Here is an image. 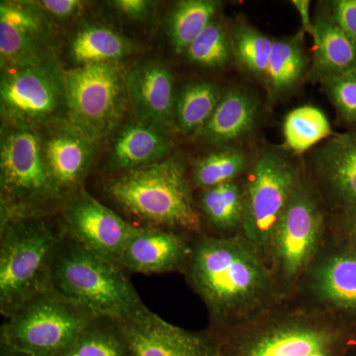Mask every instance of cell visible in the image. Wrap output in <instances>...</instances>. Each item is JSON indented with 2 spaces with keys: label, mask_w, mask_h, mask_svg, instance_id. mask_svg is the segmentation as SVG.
<instances>
[{
  "label": "cell",
  "mask_w": 356,
  "mask_h": 356,
  "mask_svg": "<svg viewBox=\"0 0 356 356\" xmlns=\"http://www.w3.org/2000/svg\"><path fill=\"white\" fill-rule=\"evenodd\" d=\"M184 275L205 304L212 332L248 324L284 302L266 261L242 236H194Z\"/></svg>",
  "instance_id": "6da1fadb"
},
{
  "label": "cell",
  "mask_w": 356,
  "mask_h": 356,
  "mask_svg": "<svg viewBox=\"0 0 356 356\" xmlns=\"http://www.w3.org/2000/svg\"><path fill=\"white\" fill-rule=\"evenodd\" d=\"M215 334L220 356H346L356 341L355 330L289 301Z\"/></svg>",
  "instance_id": "7a4b0ae2"
},
{
  "label": "cell",
  "mask_w": 356,
  "mask_h": 356,
  "mask_svg": "<svg viewBox=\"0 0 356 356\" xmlns=\"http://www.w3.org/2000/svg\"><path fill=\"white\" fill-rule=\"evenodd\" d=\"M103 191L140 227H154L192 236L204 234L193 187L181 156L120 175H109Z\"/></svg>",
  "instance_id": "3957f363"
},
{
  "label": "cell",
  "mask_w": 356,
  "mask_h": 356,
  "mask_svg": "<svg viewBox=\"0 0 356 356\" xmlns=\"http://www.w3.org/2000/svg\"><path fill=\"white\" fill-rule=\"evenodd\" d=\"M49 290L96 315L119 321L136 320L151 311L122 267L65 233L51 262Z\"/></svg>",
  "instance_id": "277c9868"
},
{
  "label": "cell",
  "mask_w": 356,
  "mask_h": 356,
  "mask_svg": "<svg viewBox=\"0 0 356 356\" xmlns=\"http://www.w3.org/2000/svg\"><path fill=\"white\" fill-rule=\"evenodd\" d=\"M63 204L47 165L40 128L2 125L0 224L21 218L58 216Z\"/></svg>",
  "instance_id": "5b68a950"
},
{
  "label": "cell",
  "mask_w": 356,
  "mask_h": 356,
  "mask_svg": "<svg viewBox=\"0 0 356 356\" xmlns=\"http://www.w3.org/2000/svg\"><path fill=\"white\" fill-rule=\"evenodd\" d=\"M65 229L58 216L0 224V313L7 318L49 289L51 262Z\"/></svg>",
  "instance_id": "8992f818"
},
{
  "label": "cell",
  "mask_w": 356,
  "mask_h": 356,
  "mask_svg": "<svg viewBox=\"0 0 356 356\" xmlns=\"http://www.w3.org/2000/svg\"><path fill=\"white\" fill-rule=\"evenodd\" d=\"M329 222V210L304 172L267 250V266L283 301L295 294L302 276L327 238Z\"/></svg>",
  "instance_id": "52a82bcc"
},
{
  "label": "cell",
  "mask_w": 356,
  "mask_h": 356,
  "mask_svg": "<svg viewBox=\"0 0 356 356\" xmlns=\"http://www.w3.org/2000/svg\"><path fill=\"white\" fill-rule=\"evenodd\" d=\"M97 317L44 290L4 318L0 343L30 356H60Z\"/></svg>",
  "instance_id": "ba28073f"
},
{
  "label": "cell",
  "mask_w": 356,
  "mask_h": 356,
  "mask_svg": "<svg viewBox=\"0 0 356 356\" xmlns=\"http://www.w3.org/2000/svg\"><path fill=\"white\" fill-rule=\"evenodd\" d=\"M304 172L290 156L264 149L243 177L242 236L266 261L271 236Z\"/></svg>",
  "instance_id": "9c48e42d"
},
{
  "label": "cell",
  "mask_w": 356,
  "mask_h": 356,
  "mask_svg": "<svg viewBox=\"0 0 356 356\" xmlns=\"http://www.w3.org/2000/svg\"><path fill=\"white\" fill-rule=\"evenodd\" d=\"M122 63L64 70L67 120L97 142L119 128L129 100Z\"/></svg>",
  "instance_id": "30bf717a"
},
{
  "label": "cell",
  "mask_w": 356,
  "mask_h": 356,
  "mask_svg": "<svg viewBox=\"0 0 356 356\" xmlns=\"http://www.w3.org/2000/svg\"><path fill=\"white\" fill-rule=\"evenodd\" d=\"M2 125L42 128L67 119L64 69L57 58L1 67Z\"/></svg>",
  "instance_id": "8fae6325"
},
{
  "label": "cell",
  "mask_w": 356,
  "mask_h": 356,
  "mask_svg": "<svg viewBox=\"0 0 356 356\" xmlns=\"http://www.w3.org/2000/svg\"><path fill=\"white\" fill-rule=\"evenodd\" d=\"M288 301L356 331V250L329 229Z\"/></svg>",
  "instance_id": "7c38bea8"
},
{
  "label": "cell",
  "mask_w": 356,
  "mask_h": 356,
  "mask_svg": "<svg viewBox=\"0 0 356 356\" xmlns=\"http://www.w3.org/2000/svg\"><path fill=\"white\" fill-rule=\"evenodd\" d=\"M58 216L67 236L117 266L137 228L99 202L84 187L65 199Z\"/></svg>",
  "instance_id": "4fadbf2b"
},
{
  "label": "cell",
  "mask_w": 356,
  "mask_h": 356,
  "mask_svg": "<svg viewBox=\"0 0 356 356\" xmlns=\"http://www.w3.org/2000/svg\"><path fill=\"white\" fill-rule=\"evenodd\" d=\"M54 22L36 1L0 2V67L55 58Z\"/></svg>",
  "instance_id": "5bb4252c"
},
{
  "label": "cell",
  "mask_w": 356,
  "mask_h": 356,
  "mask_svg": "<svg viewBox=\"0 0 356 356\" xmlns=\"http://www.w3.org/2000/svg\"><path fill=\"white\" fill-rule=\"evenodd\" d=\"M47 165L63 199L83 188L98 151L97 140L67 119L40 128Z\"/></svg>",
  "instance_id": "9a60e30c"
},
{
  "label": "cell",
  "mask_w": 356,
  "mask_h": 356,
  "mask_svg": "<svg viewBox=\"0 0 356 356\" xmlns=\"http://www.w3.org/2000/svg\"><path fill=\"white\" fill-rule=\"evenodd\" d=\"M136 356H220L215 332L187 331L149 311L133 321H120Z\"/></svg>",
  "instance_id": "2e32d148"
},
{
  "label": "cell",
  "mask_w": 356,
  "mask_h": 356,
  "mask_svg": "<svg viewBox=\"0 0 356 356\" xmlns=\"http://www.w3.org/2000/svg\"><path fill=\"white\" fill-rule=\"evenodd\" d=\"M195 236L173 229L137 226L124 248L119 266L126 273L184 274Z\"/></svg>",
  "instance_id": "e0dca14e"
},
{
  "label": "cell",
  "mask_w": 356,
  "mask_h": 356,
  "mask_svg": "<svg viewBox=\"0 0 356 356\" xmlns=\"http://www.w3.org/2000/svg\"><path fill=\"white\" fill-rule=\"evenodd\" d=\"M308 177L330 214L356 205V134L330 138L316 154Z\"/></svg>",
  "instance_id": "ac0fdd59"
},
{
  "label": "cell",
  "mask_w": 356,
  "mask_h": 356,
  "mask_svg": "<svg viewBox=\"0 0 356 356\" xmlns=\"http://www.w3.org/2000/svg\"><path fill=\"white\" fill-rule=\"evenodd\" d=\"M170 128L137 119L117 129L103 165L107 175H120L153 165L170 156Z\"/></svg>",
  "instance_id": "d6986e66"
},
{
  "label": "cell",
  "mask_w": 356,
  "mask_h": 356,
  "mask_svg": "<svg viewBox=\"0 0 356 356\" xmlns=\"http://www.w3.org/2000/svg\"><path fill=\"white\" fill-rule=\"evenodd\" d=\"M126 84L129 102L137 119L170 128L177 92L172 70L159 62L149 60L127 70Z\"/></svg>",
  "instance_id": "ffe728a7"
},
{
  "label": "cell",
  "mask_w": 356,
  "mask_h": 356,
  "mask_svg": "<svg viewBox=\"0 0 356 356\" xmlns=\"http://www.w3.org/2000/svg\"><path fill=\"white\" fill-rule=\"evenodd\" d=\"M259 109V102L254 95L243 89H232L225 92L214 113L196 137L211 146L234 144L254 130Z\"/></svg>",
  "instance_id": "44dd1931"
},
{
  "label": "cell",
  "mask_w": 356,
  "mask_h": 356,
  "mask_svg": "<svg viewBox=\"0 0 356 356\" xmlns=\"http://www.w3.org/2000/svg\"><path fill=\"white\" fill-rule=\"evenodd\" d=\"M314 56L308 76L313 83H325L332 77L356 70V42L334 22L330 13L315 18Z\"/></svg>",
  "instance_id": "7402d4cb"
},
{
  "label": "cell",
  "mask_w": 356,
  "mask_h": 356,
  "mask_svg": "<svg viewBox=\"0 0 356 356\" xmlns=\"http://www.w3.org/2000/svg\"><path fill=\"white\" fill-rule=\"evenodd\" d=\"M194 199L202 220L204 234L220 238L242 236L245 208L243 178L197 191Z\"/></svg>",
  "instance_id": "603a6c76"
},
{
  "label": "cell",
  "mask_w": 356,
  "mask_h": 356,
  "mask_svg": "<svg viewBox=\"0 0 356 356\" xmlns=\"http://www.w3.org/2000/svg\"><path fill=\"white\" fill-rule=\"evenodd\" d=\"M137 48V43L113 28L88 24L76 30L70 39L67 57L74 67L121 63Z\"/></svg>",
  "instance_id": "cb8c5ba5"
},
{
  "label": "cell",
  "mask_w": 356,
  "mask_h": 356,
  "mask_svg": "<svg viewBox=\"0 0 356 356\" xmlns=\"http://www.w3.org/2000/svg\"><path fill=\"white\" fill-rule=\"evenodd\" d=\"M308 64L303 32L273 39V51L264 77L271 100L280 99L292 92L305 76Z\"/></svg>",
  "instance_id": "d4e9b609"
},
{
  "label": "cell",
  "mask_w": 356,
  "mask_h": 356,
  "mask_svg": "<svg viewBox=\"0 0 356 356\" xmlns=\"http://www.w3.org/2000/svg\"><path fill=\"white\" fill-rule=\"evenodd\" d=\"M225 95L212 81H193L180 88L175 100L173 126L184 135H197Z\"/></svg>",
  "instance_id": "484cf974"
},
{
  "label": "cell",
  "mask_w": 356,
  "mask_h": 356,
  "mask_svg": "<svg viewBox=\"0 0 356 356\" xmlns=\"http://www.w3.org/2000/svg\"><path fill=\"white\" fill-rule=\"evenodd\" d=\"M220 2L214 0H181L172 7L166 33L173 50L184 54L199 35L216 19Z\"/></svg>",
  "instance_id": "4316f807"
},
{
  "label": "cell",
  "mask_w": 356,
  "mask_h": 356,
  "mask_svg": "<svg viewBox=\"0 0 356 356\" xmlns=\"http://www.w3.org/2000/svg\"><path fill=\"white\" fill-rule=\"evenodd\" d=\"M60 356H136L116 318L98 316Z\"/></svg>",
  "instance_id": "83f0119b"
},
{
  "label": "cell",
  "mask_w": 356,
  "mask_h": 356,
  "mask_svg": "<svg viewBox=\"0 0 356 356\" xmlns=\"http://www.w3.org/2000/svg\"><path fill=\"white\" fill-rule=\"evenodd\" d=\"M252 159L241 149H222L199 159L192 166L189 177L196 191L242 179Z\"/></svg>",
  "instance_id": "f1b7e54d"
},
{
  "label": "cell",
  "mask_w": 356,
  "mask_h": 356,
  "mask_svg": "<svg viewBox=\"0 0 356 356\" xmlns=\"http://www.w3.org/2000/svg\"><path fill=\"white\" fill-rule=\"evenodd\" d=\"M283 136L290 151L301 154L332 136V126L322 110L317 107H298L285 117Z\"/></svg>",
  "instance_id": "f546056e"
},
{
  "label": "cell",
  "mask_w": 356,
  "mask_h": 356,
  "mask_svg": "<svg viewBox=\"0 0 356 356\" xmlns=\"http://www.w3.org/2000/svg\"><path fill=\"white\" fill-rule=\"evenodd\" d=\"M231 40L236 62L248 74L264 81L273 39L250 23L240 21L232 30Z\"/></svg>",
  "instance_id": "4dcf8cb0"
},
{
  "label": "cell",
  "mask_w": 356,
  "mask_h": 356,
  "mask_svg": "<svg viewBox=\"0 0 356 356\" xmlns=\"http://www.w3.org/2000/svg\"><path fill=\"white\" fill-rule=\"evenodd\" d=\"M184 55L191 64L206 69L225 67L234 58L231 34L216 18L188 47Z\"/></svg>",
  "instance_id": "1f68e13d"
},
{
  "label": "cell",
  "mask_w": 356,
  "mask_h": 356,
  "mask_svg": "<svg viewBox=\"0 0 356 356\" xmlns=\"http://www.w3.org/2000/svg\"><path fill=\"white\" fill-rule=\"evenodd\" d=\"M322 84L339 117L348 123L356 124V70Z\"/></svg>",
  "instance_id": "d6a6232c"
},
{
  "label": "cell",
  "mask_w": 356,
  "mask_h": 356,
  "mask_svg": "<svg viewBox=\"0 0 356 356\" xmlns=\"http://www.w3.org/2000/svg\"><path fill=\"white\" fill-rule=\"evenodd\" d=\"M36 3L54 23L74 19L86 6V2L79 0H40Z\"/></svg>",
  "instance_id": "836d02e7"
},
{
  "label": "cell",
  "mask_w": 356,
  "mask_h": 356,
  "mask_svg": "<svg viewBox=\"0 0 356 356\" xmlns=\"http://www.w3.org/2000/svg\"><path fill=\"white\" fill-rule=\"evenodd\" d=\"M329 229L356 250V205L330 214Z\"/></svg>",
  "instance_id": "e575fe53"
},
{
  "label": "cell",
  "mask_w": 356,
  "mask_h": 356,
  "mask_svg": "<svg viewBox=\"0 0 356 356\" xmlns=\"http://www.w3.org/2000/svg\"><path fill=\"white\" fill-rule=\"evenodd\" d=\"M156 4L149 0H114L108 2V6L119 15L135 22L149 19L153 15Z\"/></svg>",
  "instance_id": "d590c367"
},
{
  "label": "cell",
  "mask_w": 356,
  "mask_h": 356,
  "mask_svg": "<svg viewBox=\"0 0 356 356\" xmlns=\"http://www.w3.org/2000/svg\"><path fill=\"white\" fill-rule=\"evenodd\" d=\"M329 7L334 22L356 42V0H334Z\"/></svg>",
  "instance_id": "8d00e7d4"
},
{
  "label": "cell",
  "mask_w": 356,
  "mask_h": 356,
  "mask_svg": "<svg viewBox=\"0 0 356 356\" xmlns=\"http://www.w3.org/2000/svg\"><path fill=\"white\" fill-rule=\"evenodd\" d=\"M291 4L296 9L301 20L302 32L308 34L312 38L315 37V21L312 20L310 14V0H292Z\"/></svg>",
  "instance_id": "74e56055"
},
{
  "label": "cell",
  "mask_w": 356,
  "mask_h": 356,
  "mask_svg": "<svg viewBox=\"0 0 356 356\" xmlns=\"http://www.w3.org/2000/svg\"><path fill=\"white\" fill-rule=\"evenodd\" d=\"M0 356H30L20 351L9 348L6 344L0 343Z\"/></svg>",
  "instance_id": "f35d334b"
},
{
  "label": "cell",
  "mask_w": 356,
  "mask_h": 356,
  "mask_svg": "<svg viewBox=\"0 0 356 356\" xmlns=\"http://www.w3.org/2000/svg\"><path fill=\"white\" fill-rule=\"evenodd\" d=\"M346 356H356V341L351 346L350 350L346 353Z\"/></svg>",
  "instance_id": "ab89813d"
}]
</instances>
